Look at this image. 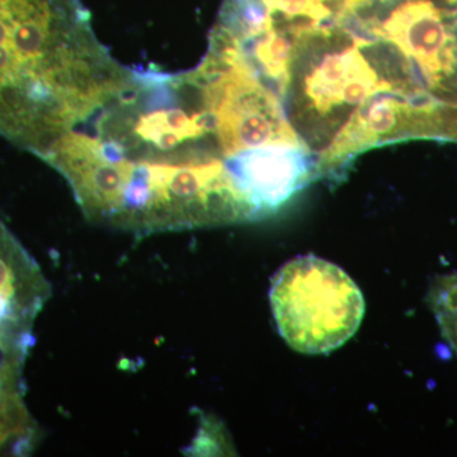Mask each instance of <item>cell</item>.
Segmentation results:
<instances>
[{
  "instance_id": "cell-1",
  "label": "cell",
  "mask_w": 457,
  "mask_h": 457,
  "mask_svg": "<svg viewBox=\"0 0 457 457\" xmlns=\"http://www.w3.org/2000/svg\"><path fill=\"white\" fill-rule=\"evenodd\" d=\"M378 92H393L392 86L376 66L369 38L345 18L300 42L282 104L303 145L319 154L354 110Z\"/></svg>"
},
{
  "instance_id": "cell-11",
  "label": "cell",
  "mask_w": 457,
  "mask_h": 457,
  "mask_svg": "<svg viewBox=\"0 0 457 457\" xmlns=\"http://www.w3.org/2000/svg\"><path fill=\"white\" fill-rule=\"evenodd\" d=\"M369 2H371V0H345V5H347V11L352 12L354 11V9L368 4Z\"/></svg>"
},
{
  "instance_id": "cell-7",
  "label": "cell",
  "mask_w": 457,
  "mask_h": 457,
  "mask_svg": "<svg viewBox=\"0 0 457 457\" xmlns=\"http://www.w3.org/2000/svg\"><path fill=\"white\" fill-rule=\"evenodd\" d=\"M224 163L257 220L272 215L297 192L320 179L318 158L306 146L253 147L227 156Z\"/></svg>"
},
{
  "instance_id": "cell-6",
  "label": "cell",
  "mask_w": 457,
  "mask_h": 457,
  "mask_svg": "<svg viewBox=\"0 0 457 457\" xmlns=\"http://www.w3.org/2000/svg\"><path fill=\"white\" fill-rule=\"evenodd\" d=\"M50 296L37 262L0 221V357L12 368L23 370L35 320Z\"/></svg>"
},
{
  "instance_id": "cell-2",
  "label": "cell",
  "mask_w": 457,
  "mask_h": 457,
  "mask_svg": "<svg viewBox=\"0 0 457 457\" xmlns=\"http://www.w3.org/2000/svg\"><path fill=\"white\" fill-rule=\"evenodd\" d=\"M347 23L386 42L408 97L457 106V0H371L348 12Z\"/></svg>"
},
{
  "instance_id": "cell-10",
  "label": "cell",
  "mask_w": 457,
  "mask_h": 457,
  "mask_svg": "<svg viewBox=\"0 0 457 457\" xmlns=\"http://www.w3.org/2000/svg\"><path fill=\"white\" fill-rule=\"evenodd\" d=\"M0 376H3V378H22V371L11 368V366H8L7 363L3 361L2 357H0Z\"/></svg>"
},
{
  "instance_id": "cell-4",
  "label": "cell",
  "mask_w": 457,
  "mask_h": 457,
  "mask_svg": "<svg viewBox=\"0 0 457 457\" xmlns=\"http://www.w3.org/2000/svg\"><path fill=\"white\" fill-rule=\"evenodd\" d=\"M195 71L203 83L224 158L253 147L305 146L288 121L281 99L234 54L209 49Z\"/></svg>"
},
{
  "instance_id": "cell-8",
  "label": "cell",
  "mask_w": 457,
  "mask_h": 457,
  "mask_svg": "<svg viewBox=\"0 0 457 457\" xmlns=\"http://www.w3.org/2000/svg\"><path fill=\"white\" fill-rule=\"evenodd\" d=\"M428 303L442 337L457 356V273L433 279L429 286Z\"/></svg>"
},
{
  "instance_id": "cell-5",
  "label": "cell",
  "mask_w": 457,
  "mask_h": 457,
  "mask_svg": "<svg viewBox=\"0 0 457 457\" xmlns=\"http://www.w3.org/2000/svg\"><path fill=\"white\" fill-rule=\"evenodd\" d=\"M411 139L457 143V106L396 92L376 93L354 110L332 143L319 153L320 179L336 182L361 153Z\"/></svg>"
},
{
  "instance_id": "cell-9",
  "label": "cell",
  "mask_w": 457,
  "mask_h": 457,
  "mask_svg": "<svg viewBox=\"0 0 457 457\" xmlns=\"http://www.w3.org/2000/svg\"><path fill=\"white\" fill-rule=\"evenodd\" d=\"M188 455H231V445L227 441L224 428L220 422H216L213 418H204L196 437L192 444L185 449Z\"/></svg>"
},
{
  "instance_id": "cell-3",
  "label": "cell",
  "mask_w": 457,
  "mask_h": 457,
  "mask_svg": "<svg viewBox=\"0 0 457 457\" xmlns=\"http://www.w3.org/2000/svg\"><path fill=\"white\" fill-rule=\"evenodd\" d=\"M270 302L279 335L294 351L326 354L356 335L365 315L359 286L337 264L303 255L276 273Z\"/></svg>"
}]
</instances>
